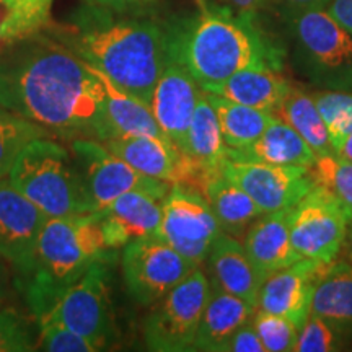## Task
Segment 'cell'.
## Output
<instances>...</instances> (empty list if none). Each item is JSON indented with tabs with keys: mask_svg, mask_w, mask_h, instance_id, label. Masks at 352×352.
Listing matches in <instances>:
<instances>
[{
	"mask_svg": "<svg viewBox=\"0 0 352 352\" xmlns=\"http://www.w3.org/2000/svg\"><path fill=\"white\" fill-rule=\"evenodd\" d=\"M0 107L56 139L103 138L98 72L47 30L0 52Z\"/></svg>",
	"mask_w": 352,
	"mask_h": 352,
	"instance_id": "1",
	"label": "cell"
},
{
	"mask_svg": "<svg viewBox=\"0 0 352 352\" xmlns=\"http://www.w3.org/2000/svg\"><path fill=\"white\" fill-rule=\"evenodd\" d=\"M41 138L54 135L36 122L0 107V178H7L26 145Z\"/></svg>",
	"mask_w": 352,
	"mask_h": 352,
	"instance_id": "31",
	"label": "cell"
},
{
	"mask_svg": "<svg viewBox=\"0 0 352 352\" xmlns=\"http://www.w3.org/2000/svg\"><path fill=\"white\" fill-rule=\"evenodd\" d=\"M101 144L139 173L170 184L183 183L195 188V168L186 155L164 135L118 138Z\"/></svg>",
	"mask_w": 352,
	"mask_h": 352,
	"instance_id": "15",
	"label": "cell"
},
{
	"mask_svg": "<svg viewBox=\"0 0 352 352\" xmlns=\"http://www.w3.org/2000/svg\"><path fill=\"white\" fill-rule=\"evenodd\" d=\"M212 208L222 232L241 240L246 230L263 212L243 189L222 173L212 176L201 189Z\"/></svg>",
	"mask_w": 352,
	"mask_h": 352,
	"instance_id": "27",
	"label": "cell"
},
{
	"mask_svg": "<svg viewBox=\"0 0 352 352\" xmlns=\"http://www.w3.org/2000/svg\"><path fill=\"white\" fill-rule=\"evenodd\" d=\"M201 91L195 77L175 59L166 64L153 88L151 111L165 138L182 152Z\"/></svg>",
	"mask_w": 352,
	"mask_h": 352,
	"instance_id": "14",
	"label": "cell"
},
{
	"mask_svg": "<svg viewBox=\"0 0 352 352\" xmlns=\"http://www.w3.org/2000/svg\"><path fill=\"white\" fill-rule=\"evenodd\" d=\"M227 158L310 168L314 165L316 155L310 148V145L297 134V131L292 126H289L287 122L274 114L263 134L253 144H250L245 148H240V151H230L228 148Z\"/></svg>",
	"mask_w": 352,
	"mask_h": 352,
	"instance_id": "23",
	"label": "cell"
},
{
	"mask_svg": "<svg viewBox=\"0 0 352 352\" xmlns=\"http://www.w3.org/2000/svg\"><path fill=\"white\" fill-rule=\"evenodd\" d=\"M258 307L233 296L210 279V292L202 311L192 351L223 352L232 334L253 318Z\"/></svg>",
	"mask_w": 352,
	"mask_h": 352,
	"instance_id": "22",
	"label": "cell"
},
{
	"mask_svg": "<svg viewBox=\"0 0 352 352\" xmlns=\"http://www.w3.org/2000/svg\"><path fill=\"white\" fill-rule=\"evenodd\" d=\"M223 352H266L261 340L254 331L252 320L232 334V338L223 347Z\"/></svg>",
	"mask_w": 352,
	"mask_h": 352,
	"instance_id": "38",
	"label": "cell"
},
{
	"mask_svg": "<svg viewBox=\"0 0 352 352\" xmlns=\"http://www.w3.org/2000/svg\"><path fill=\"white\" fill-rule=\"evenodd\" d=\"M6 261L0 258V305L6 303V300L10 296V276H8Z\"/></svg>",
	"mask_w": 352,
	"mask_h": 352,
	"instance_id": "41",
	"label": "cell"
},
{
	"mask_svg": "<svg viewBox=\"0 0 352 352\" xmlns=\"http://www.w3.org/2000/svg\"><path fill=\"white\" fill-rule=\"evenodd\" d=\"M183 153L196 173V189H202L206 183L215 175L222 173V165L228 157V147L222 138L217 114L212 104L206 98L204 90L189 124Z\"/></svg>",
	"mask_w": 352,
	"mask_h": 352,
	"instance_id": "20",
	"label": "cell"
},
{
	"mask_svg": "<svg viewBox=\"0 0 352 352\" xmlns=\"http://www.w3.org/2000/svg\"><path fill=\"white\" fill-rule=\"evenodd\" d=\"M47 219L10 179L0 178V258L15 272L19 287L32 272L39 233Z\"/></svg>",
	"mask_w": 352,
	"mask_h": 352,
	"instance_id": "13",
	"label": "cell"
},
{
	"mask_svg": "<svg viewBox=\"0 0 352 352\" xmlns=\"http://www.w3.org/2000/svg\"><path fill=\"white\" fill-rule=\"evenodd\" d=\"M287 212L289 208L263 214L241 239L263 283L271 274L300 259L290 239Z\"/></svg>",
	"mask_w": 352,
	"mask_h": 352,
	"instance_id": "19",
	"label": "cell"
},
{
	"mask_svg": "<svg viewBox=\"0 0 352 352\" xmlns=\"http://www.w3.org/2000/svg\"><path fill=\"white\" fill-rule=\"evenodd\" d=\"M120 15L85 2L67 21H52L46 30L83 63L151 107L153 88L171 60L170 28Z\"/></svg>",
	"mask_w": 352,
	"mask_h": 352,
	"instance_id": "2",
	"label": "cell"
},
{
	"mask_svg": "<svg viewBox=\"0 0 352 352\" xmlns=\"http://www.w3.org/2000/svg\"><path fill=\"white\" fill-rule=\"evenodd\" d=\"M346 334L328 321L315 315H308L305 323L298 329L296 352H331L341 349Z\"/></svg>",
	"mask_w": 352,
	"mask_h": 352,
	"instance_id": "36",
	"label": "cell"
},
{
	"mask_svg": "<svg viewBox=\"0 0 352 352\" xmlns=\"http://www.w3.org/2000/svg\"><path fill=\"white\" fill-rule=\"evenodd\" d=\"M54 0H0V52L52 23Z\"/></svg>",
	"mask_w": 352,
	"mask_h": 352,
	"instance_id": "29",
	"label": "cell"
},
{
	"mask_svg": "<svg viewBox=\"0 0 352 352\" xmlns=\"http://www.w3.org/2000/svg\"><path fill=\"white\" fill-rule=\"evenodd\" d=\"M223 2L230 3V6L239 8V10L248 13V12L254 10V8L261 7L266 0H223Z\"/></svg>",
	"mask_w": 352,
	"mask_h": 352,
	"instance_id": "42",
	"label": "cell"
},
{
	"mask_svg": "<svg viewBox=\"0 0 352 352\" xmlns=\"http://www.w3.org/2000/svg\"><path fill=\"white\" fill-rule=\"evenodd\" d=\"M204 94L217 114L222 138L230 151H240L253 144L274 116L272 113L246 107L210 91L204 90Z\"/></svg>",
	"mask_w": 352,
	"mask_h": 352,
	"instance_id": "28",
	"label": "cell"
},
{
	"mask_svg": "<svg viewBox=\"0 0 352 352\" xmlns=\"http://www.w3.org/2000/svg\"><path fill=\"white\" fill-rule=\"evenodd\" d=\"M334 153H338L340 157L352 162V135H349V138L344 140V144L338 148V152H334Z\"/></svg>",
	"mask_w": 352,
	"mask_h": 352,
	"instance_id": "44",
	"label": "cell"
},
{
	"mask_svg": "<svg viewBox=\"0 0 352 352\" xmlns=\"http://www.w3.org/2000/svg\"><path fill=\"white\" fill-rule=\"evenodd\" d=\"M276 114L297 131V134L310 145L316 157L334 152L328 129L311 95L305 94L300 88L292 87L280 107L277 108Z\"/></svg>",
	"mask_w": 352,
	"mask_h": 352,
	"instance_id": "30",
	"label": "cell"
},
{
	"mask_svg": "<svg viewBox=\"0 0 352 352\" xmlns=\"http://www.w3.org/2000/svg\"><path fill=\"white\" fill-rule=\"evenodd\" d=\"M162 202L164 197L147 191H131L96 212L103 223L109 248L118 250L129 241L157 235L162 220Z\"/></svg>",
	"mask_w": 352,
	"mask_h": 352,
	"instance_id": "18",
	"label": "cell"
},
{
	"mask_svg": "<svg viewBox=\"0 0 352 352\" xmlns=\"http://www.w3.org/2000/svg\"><path fill=\"white\" fill-rule=\"evenodd\" d=\"M297 41L316 67L352 69V33L327 8H303L294 20Z\"/></svg>",
	"mask_w": 352,
	"mask_h": 352,
	"instance_id": "17",
	"label": "cell"
},
{
	"mask_svg": "<svg viewBox=\"0 0 352 352\" xmlns=\"http://www.w3.org/2000/svg\"><path fill=\"white\" fill-rule=\"evenodd\" d=\"M327 10L352 33V0H331Z\"/></svg>",
	"mask_w": 352,
	"mask_h": 352,
	"instance_id": "39",
	"label": "cell"
},
{
	"mask_svg": "<svg viewBox=\"0 0 352 352\" xmlns=\"http://www.w3.org/2000/svg\"><path fill=\"white\" fill-rule=\"evenodd\" d=\"M109 261L91 264L90 270L57 298L39 321H56L83 334L107 349L114 336V321L109 298Z\"/></svg>",
	"mask_w": 352,
	"mask_h": 352,
	"instance_id": "9",
	"label": "cell"
},
{
	"mask_svg": "<svg viewBox=\"0 0 352 352\" xmlns=\"http://www.w3.org/2000/svg\"><path fill=\"white\" fill-rule=\"evenodd\" d=\"M290 239L300 258L331 263L344 245L349 219L341 202L327 188L315 184L290 206Z\"/></svg>",
	"mask_w": 352,
	"mask_h": 352,
	"instance_id": "10",
	"label": "cell"
},
{
	"mask_svg": "<svg viewBox=\"0 0 352 352\" xmlns=\"http://www.w3.org/2000/svg\"><path fill=\"white\" fill-rule=\"evenodd\" d=\"M310 315L328 321L347 334L352 331V263H324L316 277Z\"/></svg>",
	"mask_w": 352,
	"mask_h": 352,
	"instance_id": "26",
	"label": "cell"
},
{
	"mask_svg": "<svg viewBox=\"0 0 352 352\" xmlns=\"http://www.w3.org/2000/svg\"><path fill=\"white\" fill-rule=\"evenodd\" d=\"M287 2L303 10V8H327L331 0H287Z\"/></svg>",
	"mask_w": 352,
	"mask_h": 352,
	"instance_id": "43",
	"label": "cell"
},
{
	"mask_svg": "<svg viewBox=\"0 0 352 352\" xmlns=\"http://www.w3.org/2000/svg\"><path fill=\"white\" fill-rule=\"evenodd\" d=\"M310 173L315 184L327 188L336 196L352 222V162L331 152L316 157Z\"/></svg>",
	"mask_w": 352,
	"mask_h": 352,
	"instance_id": "32",
	"label": "cell"
},
{
	"mask_svg": "<svg viewBox=\"0 0 352 352\" xmlns=\"http://www.w3.org/2000/svg\"><path fill=\"white\" fill-rule=\"evenodd\" d=\"M252 323L266 352H290L296 349L298 328L285 316L256 308Z\"/></svg>",
	"mask_w": 352,
	"mask_h": 352,
	"instance_id": "34",
	"label": "cell"
},
{
	"mask_svg": "<svg viewBox=\"0 0 352 352\" xmlns=\"http://www.w3.org/2000/svg\"><path fill=\"white\" fill-rule=\"evenodd\" d=\"M323 264L315 259L300 258L271 274L259 289L258 308L285 316L300 329L310 315L316 277Z\"/></svg>",
	"mask_w": 352,
	"mask_h": 352,
	"instance_id": "16",
	"label": "cell"
},
{
	"mask_svg": "<svg viewBox=\"0 0 352 352\" xmlns=\"http://www.w3.org/2000/svg\"><path fill=\"white\" fill-rule=\"evenodd\" d=\"M171 59L195 77L202 90L210 91L246 67L277 69L279 56L253 21L235 16L227 8H209L195 19L170 28Z\"/></svg>",
	"mask_w": 352,
	"mask_h": 352,
	"instance_id": "3",
	"label": "cell"
},
{
	"mask_svg": "<svg viewBox=\"0 0 352 352\" xmlns=\"http://www.w3.org/2000/svg\"><path fill=\"white\" fill-rule=\"evenodd\" d=\"M87 3L95 7H101V8H108V10L113 12H121L126 13L132 10V8L144 6L147 3L148 0H85Z\"/></svg>",
	"mask_w": 352,
	"mask_h": 352,
	"instance_id": "40",
	"label": "cell"
},
{
	"mask_svg": "<svg viewBox=\"0 0 352 352\" xmlns=\"http://www.w3.org/2000/svg\"><path fill=\"white\" fill-rule=\"evenodd\" d=\"M197 2H201V6H204V3H202V0H197Z\"/></svg>",
	"mask_w": 352,
	"mask_h": 352,
	"instance_id": "46",
	"label": "cell"
},
{
	"mask_svg": "<svg viewBox=\"0 0 352 352\" xmlns=\"http://www.w3.org/2000/svg\"><path fill=\"white\" fill-rule=\"evenodd\" d=\"M208 261L210 279L215 284L233 296L258 307V296L263 279L246 253L243 241L226 232H220L210 246Z\"/></svg>",
	"mask_w": 352,
	"mask_h": 352,
	"instance_id": "21",
	"label": "cell"
},
{
	"mask_svg": "<svg viewBox=\"0 0 352 352\" xmlns=\"http://www.w3.org/2000/svg\"><path fill=\"white\" fill-rule=\"evenodd\" d=\"M220 232L222 227L199 189L183 183L171 184L162 202L157 236L196 266H202Z\"/></svg>",
	"mask_w": 352,
	"mask_h": 352,
	"instance_id": "8",
	"label": "cell"
},
{
	"mask_svg": "<svg viewBox=\"0 0 352 352\" xmlns=\"http://www.w3.org/2000/svg\"><path fill=\"white\" fill-rule=\"evenodd\" d=\"M7 178L50 219L96 212L76 158L56 138L26 145Z\"/></svg>",
	"mask_w": 352,
	"mask_h": 352,
	"instance_id": "5",
	"label": "cell"
},
{
	"mask_svg": "<svg viewBox=\"0 0 352 352\" xmlns=\"http://www.w3.org/2000/svg\"><path fill=\"white\" fill-rule=\"evenodd\" d=\"M69 148L80 168L96 212L131 191H147L158 197L168 195L170 183L139 173L100 140L74 139L69 140Z\"/></svg>",
	"mask_w": 352,
	"mask_h": 352,
	"instance_id": "11",
	"label": "cell"
},
{
	"mask_svg": "<svg viewBox=\"0 0 352 352\" xmlns=\"http://www.w3.org/2000/svg\"><path fill=\"white\" fill-rule=\"evenodd\" d=\"M38 349L30 321L13 308H0V352H30Z\"/></svg>",
	"mask_w": 352,
	"mask_h": 352,
	"instance_id": "37",
	"label": "cell"
},
{
	"mask_svg": "<svg viewBox=\"0 0 352 352\" xmlns=\"http://www.w3.org/2000/svg\"><path fill=\"white\" fill-rule=\"evenodd\" d=\"M195 263L157 235L122 246L121 271L126 292L139 305H153L196 270Z\"/></svg>",
	"mask_w": 352,
	"mask_h": 352,
	"instance_id": "7",
	"label": "cell"
},
{
	"mask_svg": "<svg viewBox=\"0 0 352 352\" xmlns=\"http://www.w3.org/2000/svg\"><path fill=\"white\" fill-rule=\"evenodd\" d=\"M314 101L327 126L334 152L352 135V94L349 91H318Z\"/></svg>",
	"mask_w": 352,
	"mask_h": 352,
	"instance_id": "33",
	"label": "cell"
},
{
	"mask_svg": "<svg viewBox=\"0 0 352 352\" xmlns=\"http://www.w3.org/2000/svg\"><path fill=\"white\" fill-rule=\"evenodd\" d=\"M342 250H344L347 261L352 263V222H349V226H347V233H346L344 245H342Z\"/></svg>",
	"mask_w": 352,
	"mask_h": 352,
	"instance_id": "45",
	"label": "cell"
},
{
	"mask_svg": "<svg viewBox=\"0 0 352 352\" xmlns=\"http://www.w3.org/2000/svg\"><path fill=\"white\" fill-rule=\"evenodd\" d=\"M222 175L243 189L263 214L290 208L315 186L310 168L305 166H280L227 158L222 165Z\"/></svg>",
	"mask_w": 352,
	"mask_h": 352,
	"instance_id": "12",
	"label": "cell"
},
{
	"mask_svg": "<svg viewBox=\"0 0 352 352\" xmlns=\"http://www.w3.org/2000/svg\"><path fill=\"white\" fill-rule=\"evenodd\" d=\"M290 88L292 85L287 78L280 76L279 70L267 65H258V67L239 70L226 82L210 90V94L261 111L276 113Z\"/></svg>",
	"mask_w": 352,
	"mask_h": 352,
	"instance_id": "25",
	"label": "cell"
},
{
	"mask_svg": "<svg viewBox=\"0 0 352 352\" xmlns=\"http://www.w3.org/2000/svg\"><path fill=\"white\" fill-rule=\"evenodd\" d=\"M98 214L47 219L34 252L33 267L20 285L30 311L41 320L91 264L113 261Z\"/></svg>",
	"mask_w": 352,
	"mask_h": 352,
	"instance_id": "4",
	"label": "cell"
},
{
	"mask_svg": "<svg viewBox=\"0 0 352 352\" xmlns=\"http://www.w3.org/2000/svg\"><path fill=\"white\" fill-rule=\"evenodd\" d=\"M38 349L47 352H98L101 347L64 324L56 321H39Z\"/></svg>",
	"mask_w": 352,
	"mask_h": 352,
	"instance_id": "35",
	"label": "cell"
},
{
	"mask_svg": "<svg viewBox=\"0 0 352 352\" xmlns=\"http://www.w3.org/2000/svg\"><path fill=\"white\" fill-rule=\"evenodd\" d=\"M98 72V70H96ZM103 85V138L101 142L135 135H164L148 104L132 96L98 72ZM165 138V135H164Z\"/></svg>",
	"mask_w": 352,
	"mask_h": 352,
	"instance_id": "24",
	"label": "cell"
},
{
	"mask_svg": "<svg viewBox=\"0 0 352 352\" xmlns=\"http://www.w3.org/2000/svg\"><path fill=\"white\" fill-rule=\"evenodd\" d=\"M209 292L210 279L199 266L153 303L144 323L147 349L155 352L192 351Z\"/></svg>",
	"mask_w": 352,
	"mask_h": 352,
	"instance_id": "6",
	"label": "cell"
}]
</instances>
